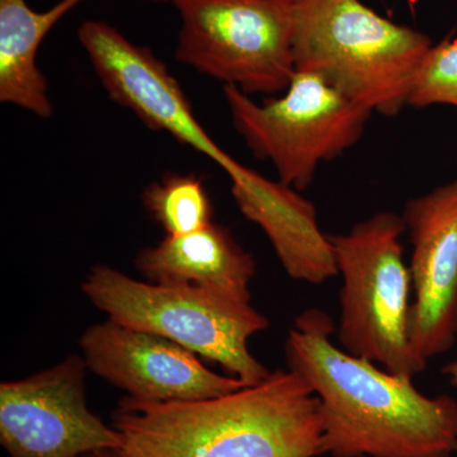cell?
Listing matches in <instances>:
<instances>
[{
    "mask_svg": "<svg viewBox=\"0 0 457 457\" xmlns=\"http://www.w3.org/2000/svg\"><path fill=\"white\" fill-rule=\"evenodd\" d=\"M402 216L413 246L409 336L428 362L457 338V180L411 198Z\"/></svg>",
    "mask_w": 457,
    "mask_h": 457,
    "instance_id": "cell-10",
    "label": "cell"
},
{
    "mask_svg": "<svg viewBox=\"0 0 457 457\" xmlns=\"http://www.w3.org/2000/svg\"><path fill=\"white\" fill-rule=\"evenodd\" d=\"M228 170L237 209L266 234L291 278L320 285L338 275L332 243L311 200L239 161Z\"/></svg>",
    "mask_w": 457,
    "mask_h": 457,
    "instance_id": "cell-11",
    "label": "cell"
},
{
    "mask_svg": "<svg viewBox=\"0 0 457 457\" xmlns=\"http://www.w3.org/2000/svg\"><path fill=\"white\" fill-rule=\"evenodd\" d=\"M79 343L87 368L132 398L192 402L248 386L234 376L212 371L179 343L111 319L89 327Z\"/></svg>",
    "mask_w": 457,
    "mask_h": 457,
    "instance_id": "cell-9",
    "label": "cell"
},
{
    "mask_svg": "<svg viewBox=\"0 0 457 457\" xmlns=\"http://www.w3.org/2000/svg\"><path fill=\"white\" fill-rule=\"evenodd\" d=\"M442 374L447 376V378H449V381L453 386L457 387V360L447 363L444 370H442Z\"/></svg>",
    "mask_w": 457,
    "mask_h": 457,
    "instance_id": "cell-16",
    "label": "cell"
},
{
    "mask_svg": "<svg viewBox=\"0 0 457 457\" xmlns=\"http://www.w3.org/2000/svg\"><path fill=\"white\" fill-rule=\"evenodd\" d=\"M432 45L426 33L361 0H297L296 71L319 75L372 114L394 117L408 106Z\"/></svg>",
    "mask_w": 457,
    "mask_h": 457,
    "instance_id": "cell-3",
    "label": "cell"
},
{
    "mask_svg": "<svg viewBox=\"0 0 457 457\" xmlns=\"http://www.w3.org/2000/svg\"><path fill=\"white\" fill-rule=\"evenodd\" d=\"M403 216L384 212L329 236L341 273L338 341L343 350L392 374L425 371L409 336L411 281L400 237Z\"/></svg>",
    "mask_w": 457,
    "mask_h": 457,
    "instance_id": "cell-5",
    "label": "cell"
},
{
    "mask_svg": "<svg viewBox=\"0 0 457 457\" xmlns=\"http://www.w3.org/2000/svg\"><path fill=\"white\" fill-rule=\"evenodd\" d=\"M327 312L309 309L295 319L286 342L288 370L319 400L323 455L451 457L457 451V402L427 396L413 378L392 374L330 341Z\"/></svg>",
    "mask_w": 457,
    "mask_h": 457,
    "instance_id": "cell-1",
    "label": "cell"
},
{
    "mask_svg": "<svg viewBox=\"0 0 457 457\" xmlns=\"http://www.w3.org/2000/svg\"><path fill=\"white\" fill-rule=\"evenodd\" d=\"M82 290L111 320L179 343L248 386L270 374L249 351V339L269 328L251 302L195 286L139 281L106 264L89 270Z\"/></svg>",
    "mask_w": 457,
    "mask_h": 457,
    "instance_id": "cell-4",
    "label": "cell"
},
{
    "mask_svg": "<svg viewBox=\"0 0 457 457\" xmlns=\"http://www.w3.org/2000/svg\"><path fill=\"white\" fill-rule=\"evenodd\" d=\"M86 0H59L47 11L27 0H0V102L40 119L54 113L46 77L37 65L47 33Z\"/></svg>",
    "mask_w": 457,
    "mask_h": 457,
    "instance_id": "cell-13",
    "label": "cell"
},
{
    "mask_svg": "<svg viewBox=\"0 0 457 457\" xmlns=\"http://www.w3.org/2000/svg\"><path fill=\"white\" fill-rule=\"evenodd\" d=\"M82 457H116L113 455L112 451H98V453H88Z\"/></svg>",
    "mask_w": 457,
    "mask_h": 457,
    "instance_id": "cell-17",
    "label": "cell"
},
{
    "mask_svg": "<svg viewBox=\"0 0 457 457\" xmlns=\"http://www.w3.org/2000/svg\"><path fill=\"white\" fill-rule=\"evenodd\" d=\"M222 93L252 154L270 162L279 182L300 192L311 187L321 164L359 143L372 116L308 71H296L285 92L262 104L233 86H222Z\"/></svg>",
    "mask_w": 457,
    "mask_h": 457,
    "instance_id": "cell-6",
    "label": "cell"
},
{
    "mask_svg": "<svg viewBox=\"0 0 457 457\" xmlns=\"http://www.w3.org/2000/svg\"><path fill=\"white\" fill-rule=\"evenodd\" d=\"M86 370L83 357L71 354L0 385V442L9 457H82L120 446L117 429L88 407Z\"/></svg>",
    "mask_w": 457,
    "mask_h": 457,
    "instance_id": "cell-8",
    "label": "cell"
},
{
    "mask_svg": "<svg viewBox=\"0 0 457 457\" xmlns=\"http://www.w3.org/2000/svg\"><path fill=\"white\" fill-rule=\"evenodd\" d=\"M445 104L457 108V38L432 45L409 96L408 106L425 108Z\"/></svg>",
    "mask_w": 457,
    "mask_h": 457,
    "instance_id": "cell-15",
    "label": "cell"
},
{
    "mask_svg": "<svg viewBox=\"0 0 457 457\" xmlns=\"http://www.w3.org/2000/svg\"><path fill=\"white\" fill-rule=\"evenodd\" d=\"M135 267L152 284L195 286L251 302L253 255L216 222L186 236H167L158 245L141 249Z\"/></svg>",
    "mask_w": 457,
    "mask_h": 457,
    "instance_id": "cell-12",
    "label": "cell"
},
{
    "mask_svg": "<svg viewBox=\"0 0 457 457\" xmlns=\"http://www.w3.org/2000/svg\"><path fill=\"white\" fill-rule=\"evenodd\" d=\"M143 204L167 236H186L213 222L212 198L194 173H165L144 189Z\"/></svg>",
    "mask_w": 457,
    "mask_h": 457,
    "instance_id": "cell-14",
    "label": "cell"
},
{
    "mask_svg": "<svg viewBox=\"0 0 457 457\" xmlns=\"http://www.w3.org/2000/svg\"><path fill=\"white\" fill-rule=\"evenodd\" d=\"M143 2H150V3H170L173 4L176 0H143Z\"/></svg>",
    "mask_w": 457,
    "mask_h": 457,
    "instance_id": "cell-18",
    "label": "cell"
},
{
    "mask_svg": "<svg viewBox=\"0 0 457 457\" xmlns=\"http://www.w3.org/2000/svg\"><path fill=\"white\" fill-rule=\"evenodd\" d=\"M180 64L248 96L278 95L295 66L297 0H176Z\"/></svg>",
    "mask_w": 457,
    "mask_h": 457,
    "instance_id": "cell-7",
    "label": "cell"
},
{
    "mask_svg": "<svg viewBox=\"0 0 457 457\" xmlns=\"http://www.w3.org/2000/svg\"><path fill=\"white\" fill-rule=\"evenodd\" d=\"M116 457H317L319 400L291 370L218 398L152 402L125 396L112 414Z\"/></svg>",
    "mask_w": 457,
    "mask_h": 457,
    "instance_id": "cell-2",
    "label": "cell"
}]
</instances>
